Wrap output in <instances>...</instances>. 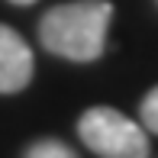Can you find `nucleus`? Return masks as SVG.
Here are the masks:
<instances>
[{
  "instance_id": "obj_1",
  "label": "nucleus",
  "mask_w": 158,
  "mask_h": 158,
  "mask_svg": "<svg viewBox=\"0 0 158 158\" xmlns=\"http://www.w3.org/2000/svg\"><path fill=\"white\" fill-rule=\"evenodd\" d=\"M113 16V3L106 0H74L61 3L42 16L39 39L52 55L68 61H97L103 55L106 26Z\"/></svg>"
},
{
  "instance_id": "obj_2",
  "label": "nucleus",
  "mask_w": 158,
  "mask_h": 158,
  "mask_svg": "<svg viewBox=\"0 0 158 158\" xmlns=\"http://www.w3.org/2000/svg\"><path fill=\"white\" fill-rule=\"evenodd\" d=\"M77 135L94 155L103 158H142L152 152L145 129L113 106L87 110L77 119Z\"/></svg>"
},
{
  "instance_id": "obj_3",
  "label": "nucleus",
  "mask_w": 158,
  "mask_h": 158,
  "mask_svg": "<svg viewBox=\"0 0 158 158\" xmlns=\"http://www.w3.org/2000/svg\"><path fill=\"white\" fill-rule=\"evenodd\" d=\"M32 48L16 29L0 23V94H16L32 81Z\"/></svg>"
},
{
  "instance_id": "obj_4",
  "label": "nucleus",
  "mask_w": 158,
  "mask_h": 158,
  "mask_svg": "<svg viewBox=\"0 0 158 158\" xmlns=\"http://www.w3.org/2000/svg\"><path fill=\"white\" fill-rule=\"evenodd\" d=\"M26 155L29 158H74L64 142H55V139H45V142H35L32 148H26Z\"/></svg>"
},
{
  "instance_id": "obj_5",
  "label": "nucleus",
  "mask_w": 158,
  "mask_h": 158,
  "mask_svg": "<svg viewBox=\"0 0 158 158\" xmlns=\"http://www.w3.org/2000/svg\"><path fill=\"white\" fill-rule=\"evenodd\" d=\"M139 116H142V123H145L148 132L158 135V87H152L145 94V100L139 103Z\"/></svg>"
},
{
  "instance_id": "obj_6",
  "label": "nucleus",
  "mask_w": 158,
  "mask_h": 158,
  "mask_svg": "<svg viewBox=\"0 0 158 158\" xmlns=\"http://www.w3.org/2000/svg\"><path fill=\"white\" fill-rule=\"evenodd\" d=\"M10 3H19V6H29V3H35V0H10Z\"/></svg>"
}]
</instances>
